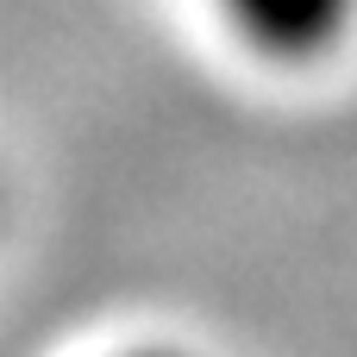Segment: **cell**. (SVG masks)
<instances>
[{"mask_svg":"<svg viewBox=\"0 0 357 357\" xmlns=\"http://www.w3.org/2000/svg\"><path fill=\"white\" fill-rule=\"evenodd\" d=\"M201 13L257 69H320L357 38V0H201Z\"/></svg>","mask_w":357,"mask_h":357,"instance_id":"6da1fadb","label":"cell"}]
</instances>
